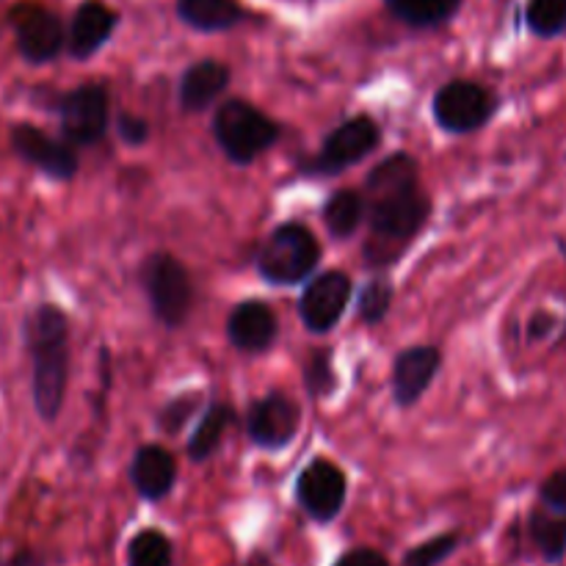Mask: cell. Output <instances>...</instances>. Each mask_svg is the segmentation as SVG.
Returning <instances> with one entry per match:
<instances>
[{
	"instance_id": "cell-1",
	"label": "cell",
	"mask_w": 566,
	"mask_h": 566,
	"mask_svg": "<svg viewBox=\"0 0 566 566\" xmlns=\"http://www.w3.org/2000/svg\"><path fill=\"white\" fill-rule=\"evenodd\" d=\"M370 235L365 263L374 269L398 263L431 216V199L420 186V166L412 155L396 153L374 166L365 180Z\"/></svg>"
},
{
	"instance_id": "cell-2",
	"label": "cell",
	"mask_w": 566,
	"mask_h": 566,
	"mask_svg": "<svg viewBox=\"0 0 566 566\" xmlns=\"http://www.w3.org/2000/svg\"><path fill=\"white\" fill-rule=\"evenodd\" d=\"M22 343L31 357L33 409L44 423H55L70 385V318L64 310L36 304L22 321Z\"/></svg>"
},
{
	"instance_id": "cell-3",
	"label": "cell",
	"mask_w": 566,
	"mask_h": 566,
	"mask_svg": "<svg viewBox=\"0 0 566 566\" xmlns=\"http://www.w3.org/2000/svg\"><path fill=\"white\" fill-rule=\"evenodd\" d=\"M213 138L238 166H249L282 138V125L247 99H227L213 114Z\"/></svg>"
},
{
	"instance_id": "cell-4",
	"label": "cell",
	"mask_w": 566,
	"mask_h": 566,
	"mask_svg": "<svg viewBox=\"0 0 566 566\" xmlns=\"http://www.w3.org/2000/svg\"><path fill=\"white\" fill-rule=\"evenodd\" d=\"M321 247L304 224L287 221L280 224L258 254V271L269 285H298L315 271Z\"/></svg>"
},
{
	"instance_id": "cell-5",
	"label": "cell",
	"mask_w": 566,
	"mask_h": 566,
	"mask_svg": "<svg viewBox=\"0 0 566 566\" xmlns=\"http://www.w3.org/2000/svg\"><path fill=\"white\" fill-rule=\"evenodd\" d=\"M149 310L166 329H180L193 310V282L186 265L169 252H155L142 265Z\"/></svg>"
},
{
	"instance_id": "cell-6",
	"label": "cell",
	"mask_w": 566,
	"mask_h": 566,
	"mask_svg": "<svg viewBox=\"0 0 566 566\" xmlns=\"http://www.w3.org/2000/svg\"><path fill=\"white\" fill-rule=\"evenodd\" d=\"M497 94L490 86L475 81H448L440 92L434 94V122L446 133L453 136H464V133H475L497 114Z\"/></svg>"
},
{
	"instance_id": "cell-7",
	"label": "cell",
	"mask_w": 566,
	"mask_h": 566,
	"mask_svg": "<svg viewBox=\"0 0 566 566\" xmlns=\"http://www.w3.org/2000/svg\"><path fill=\"white\" fill-rule=\"evenodd\" d=\"M379 144H381L379 122L370 119V116L365 114L352 116V119L337 125L335 130L324 138L318 155L304 164V175H318V177L343 175L348 166L368 158Z\"/></svg>"
},
{
	"instance_id": "cell-8",
	"label": "cell",
	"mask_w": 566,
	"mask_h": 566,
	"mask_svg": "<svg viewBox=\"0 0 566 566\" xmlns=\"http://www.w3.org/2000/svg\"><path fill=\"white\" fill-rule=\"evenodd\" d=\"M61 122V136L72 147H94L108 133V88L103 83H83L64 92L55 103Z\"/></svg>"
},
{
	"instance_id": "cell-9",
	"label": "cell",
	"mask_w": 566,
	"mask_h": 566,
	"mask_svg": "<svg viewBox=\"0 0 566 566\" xmlns=\"http://www.w3.org/2000/svg\"><path fill=\"white\" fill-rule=\"evenodd\" d=\"M9 25L14 28L17 50L28 64H50L59 59L66 44L59 17L39 3H17L9 11Z\"/></svg>"
},
{
	"instance_id": "cell-10",
	"label": "cell",
	"mask_w": 566,
	"mask_h": 566,
	"mask_svg": "<svg viewBox=\"0 0 566 566\" xmlns=\"http://www.w3.org/2000/svg\"><path fill=\"white\" fill-rule=\"evenodd\" d=\"M11 149L17 153V158L25 160L28 166L42 171L44 177L59 182H70L77 175V160L75 147L70 142H61V138L48 136L42 127L31 125V122H17L11 127Z\"/></svg>"
},
{
	"instance_id": "cell-11",
	"label": "cell",
	"mask_w": 566,
	"mask_h": 566,
	"mask_svg": "<svg viewBox=\"0 0 566 566\" xmlns=\"http://www.w3.org/2000/svg\"><path fill=\"white\" fill-rule=\"evenodd\" d=\"M352 293L354 282L343 271H326L307 282L302 298H298V315H302L304 329L313 335H329L346 315Z\"/></svg>"
},
{
	"instance_id": "cell-12",
	"label": "cell",
	"mask_w": 566,
	"mask_h": 566,
	"mask_svg": "<svg viewBox=\"0 0 566 566\" xmlns=\"http://www.w3.org/2000/svg\"><path fill=\"white\" fill-rule=\"evenodd\" d=\"M346 473L329 459H315L298 473L296 501L315 523H332L346 503Z\"/></svg>"
},
{
	"instance_id": "cell-13",
	"label": "cell",
	"mask_w": 566,
	"mask_h": 566,
	"mask_svg": "<svg viewBox=\"0 0 566 566\" xmlns=\"http://www.w3.org/2000/svg\"><path fill=\"white\" fill-rule=\"evenodd\" d=\"M302 426V412L293 398L282 392L258 398L247 412V434L263 451H282L291 446Z\"/></svg>"
},
{
	"instance_id": "cell-14",
	"label": "cell",
	"mask_w": 566,
	"mask_h": 566,
	"mask_svg": "<svg viewBox=\"0 0 566 566\" xmlns=\"http://www.w3.org/2000/svg\"><path fill=\"white\" fill-rule=\"evenodd\" d=\"M442 368V352L437 346H409L392 359V401L401 409L415 407L434 385Z\"/></svg>"
},
{
	"instance_id": "cell-15",
	"label": "cell",
	"mask_w": 566,
	"mask_h": 566,
	"mask_svg": "<svg viewBox=\"0 0 566 566\" xmlns=\"http://www.w3.org/2000/svg\"><path fill=\"white\" fill-rule=\"evenodd\" d=\"M276 335H280V321L263 298H247V302L235 304L227 318V337L243 354L269 352Z\"/></svg>"
},
{
	"instance_id": "cell-16",
	"label": "cell",
	"mask_w": 566,
	"mask_h": 566,
	"mask_svg": "<svg viewBox=\"0 0 566 566\" xmlns=\"http://www.w3.org/2000/svg\"><path fill=\"white\" fill-rule=\"evenodd\" d=\"M116 17L114 9H108L99 0H86V3L77 6V11L72 14L70 31H66V53L75 61H86L114 36L116 31Z\"/></svg>"
},
{
	"instance_id": "cell-17",
	"label": "cell",
	"mask_w": 566,
	"mask_h": 566,
	"mask_svg": "<svg viewBox=\"0 0 566 566\" xmlns=\"http://www.w3.org/2000/svg\"><path fill=\"white\" fill-rule=\"evenodd\" d=\"M177 481V462L164 446H142L130 462V484L144 501H164Z\"/></svg>"
},
{
	"instance_id": "cell-18",
	"label": "cell",
	"mask_w": 566,
	"mask_h": 566,
	"mask_svg": "<svg viewBox=\"0 0 566 566\" xmlns=\"http://www.w3.org/2000/svg\"><path fill=\"white\" fill-rule=\"evenodd\" d=\"M230 86V66L224 61L205 59L188 66L180 77V105L188 114L208 111Z\"/></svg>"
},
{
	"instance_id": "cell-19",
	"label": "cell",
	"mask_w": 566,
	"mask_h": 566,
	"mask_svg": "<svg viewBox=\"0 0 566 566\" xmlns=\"http://www.w3.org/2000/svg\"><path fill=\"white\" fill-rule=\"evenodd\" d=\"M177 14L188 28L202 33L230 31L247 20L238 0H177Z\"/></svg>"
},
{
	"instance_id": "cell-20",
	"label": "cell",
	"mask_w": 566,
	"mask_h": 566,
	"mask_svg": "<svg viewBox=\"0 0 566 566\" xmlns=\"http://www.w3.org/2000/svg\"><path fill=\"white\" fill-rule=\"evenodd\" d=\"M235 423V409L230 403H210L202 418L193 426L188 437V459L191 462H208L224 442V434Z\"/></svg>"
},
{
	"instance_id": "cell-21",
	"label": "cell",
	"mask_w": 566,
	"mask_h": 566,
	"mask_svg": "<svg viewBox=\"0 0 566 566\" xmlns=\"http://www.w3.org/2000/svg\"><path fill=\"white\" fill-rule=\"evenodd\" d=\"M365 216H368V199H365V193L354 191V188H340L324 205V227L337 241L352 238L359 230Z\"/></svg>"
},
{
	"instance_id": "cell-22",
	"label": "cell",
	"mask_w": 566,
	"mask_h": 566,
	"mask_svg": "<svg viewBox=\"0 0 566 566\" xmlns=\"http://www.w3.org/2000/svg\"><path fill=\"white\" fill-rule=\"evenodd\" d=\"M528 531L531 542H534L545 562L558 564L566 556V514L539 509V512L531 514Z\"/></svg>"
},
{
	"instance_id": "cell-23",
	"label": "cell",
	"mask_w": 566,
	"mask_h": 566,
	"mask_svg": "<svg viewBox=\"0 0 566 566\" xmlns=\"http://www.w3.org/2000/svg\"><path fill=\"white\" fill-rule=\"evenodd\" d=\"M387 9L412 28H437L451 20L462 0H385Z\"/></svg>"
},
{
	"instance_id": "cell-24",
	"label": "cell",
	"mask_w": 566,
	"mask_h": 566,
	"mask_svg": "<svg viewBox=\"0 0 566 566\" xmlns=\"http://www.w3.org/2000/svg\"><path fill=\"white\" fill-rule=\"evenodd\" d=\"M171 542L155 528L138 531L127 547V566H171Z\"/></svg>"
},
{
	"instance_id": "cell-25",
	"label": "cell",
	"mask_w": 566,
	"mask_h": 566,
	"mask_svg": "<svg viewBox=\"0 0 566 566\" xmlns=\"http://www.w3.org/2000/svg\"><path fill=\"white\" fill-rule=\"evenodd\" d=\"M525 22L536 36H558L566 31V0H528Z\"/></svg>"
},
{
	"instance_id": "cell-26",
	"label": "cell",
	"mask_w": 566,
	"mask_h": 566,
	"mask_svg": "<svg viewBox=\"0 0 566 566\" xmlns=\"http://www.w3.org/2000/svg\"><path fill=\"white\" fill-rule=\"evenodd\" d=\"M392 298H396V291H392L390 282L370 280L368 285L359 291V298H357L359 318H363L368 326H379L381 321L387 318V313H390Z\"/></svg>"
},
{
	"instance_id": "cell-27",
	"label": "cell",
	"mask_w": 566,
	"mask_h": 566,
	"mask_svg": "<svg viewBox=\"0 0 566 566\" xmlns=\"http://www.w3.org/2000/svg\"><path fill=\"white\" fill-rule=\"evenodd\" d=\"M304 387L313 398H329L337 387L335 365H332V354L315 352L313 357L304 363Z\"/></svg>"
},
{
	"instance_id": "cell-28",
	"label": "cell",
	"mask_w": 566,
	"mask_h": 566,
	"mask_svg": "<svg viewBox=\"0 0 566 566\" xmlns=\"http://www.w3.org/2000/svg\"><path fill=\"white\" fill-rule=\"evenodd\" d=\"M202 409V392L199 390H188L182 396L171 398L158 415V429L166 431V434H177L193 415Z\"/></svg>"
},
{
	"instance_id": "cell-29",
	"label": "cell",
	"mask_w": 566,
	"mask_h": 566,
	"mask_svg": "<svg viewBox=\"0 0 566 566\" xmlns=\"http://www.w3.org/2000/svg\"><path fill=\"white\" fill-rule=\"evenodd\" d=\"M459 547L457 534H442L434 539L423 542V545L412 547L403 558V566H440L448 556H453V551Z\"/></svg>"
},
{
	"instance_id": "cell-30",
	"label": "cell",
	"mask_w": 566,
	"mask_h": 566,
	"mask_svg": "<svg viewBox=\"0 0 566 566\" xmlns=\"http://www.w3.org/2000/svg\"><path fill=\"white\" fill-rule=\"evenodd\" d=\"M539 501L551 512L566 514V468L547 475L545 484L539 486Z\"/></svg>"
},
{
	"instance_id": "cell-31",
	"label": "cell",
	"mask_w": 566,
	"mask_h": 566,
	"mask_svg": "<svg viewBox=\"0 0 566 566\" xmlns=\"http://www.w3.org/2000/svg\"><path fill=\"white\" fill-rule=\"evenodd\" d=\"M116 133H119L122 142L130 144V147H142V144H147L149 136H153V127H149V122L142 119V116L119 114V119H116Z\"/></svg>"
},
{
	"instance_id": "cell-32",
	"label": "cell",
	"mask_w": 566,
	"mask_h": 566,
	"mask_svg": "<svg viewBox=\"0 0 566 566\" xmlns=\"http://www.w3.org/2000/svg\"><path fill=\"white\" fill-rule=\"evenodd\" d=\"M335 566H390L387 558L381 556L374 547H357V551H348L337 558Z\"/></svg>"
},
{
	"instance_id": "cell-33",
	"label": "cell",
	"mask_w": 566,
	"mask_h": 566,
	"mask_svg": "<svg viewBox=\"0 0 566 566\" xmlns=\"http://www.w3.org/2000/svg\"><path fill=\"white\" fill-rule=\"evenodd\" d=\"M556 329V318L551 313H536L534 318L528 321V337L531 340H545L551 332Z\"/></svg>"
},
{
	"instance_id": "cell-34",
	"label": "cell",
	"mask_w": 566,
	"mask_h": 566,
	"mask_svg": "<svg viewBox=\"0 0 566 566\" xmlns=\"http://www.w3.org/2000/svg\"><path fill=\"white\" fill-rule=\"evenodd\" d=\"M3 566H44V562L33 551H20L14 553V556H11Z\"/></svg>"
}]
</instances>
